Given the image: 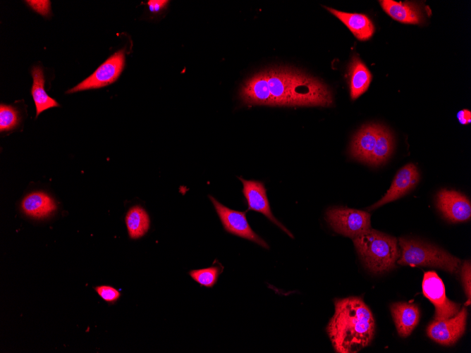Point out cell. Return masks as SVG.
Instances as JSON below:
<instances>
[{
  "instance_id": "1",
  "label": "cell",
  "mask_w": 471,
  "mask_h": 353,
  "mask_svg": "<svg viewBox=\"0 0 471 353\" xmlns=\"http://www.w3.org/2000/svg\"><path fill=\"white\" fill-rule=\"evenodd\" d=\"M244 104L267 106H320L333 104L332 93L322 82L290 66H274L258 72L240 89Z\"/></svg>"
},
{
  "instance_id": "2",
  "label": "cell",
  "mask_w": 471,
  "mask_h": 353,
  "mask_svg": "<svg viewBox=\"0 0 471 353\" xmlns=\"http://www.w3.org/2000/svg\"><path fill=\"white\" fill-rule=\"evenodd\" d=\"M335 312L326 332L336 352L356 353L368 346L374 335L372 311L360 297L334 301Z\"/></svg>"
},
{
  "instance_id": "3",
  "label": "cell",
  "mask_w": 471,
  "mask_h": 353,
  "mask_svg": "<svg viewBox=\"0 0 471 353\" xmlns=\"http://www.w3.org/2000/svg\"><path fill=\"white\" fill-rule=\"evenodd\" d=\"M365 266L374 273H382L396 267L400 251L397 239L370 228L353 239Z\"/></svg>"
},
{
  "instance_id": "4",
  "label": "cell",
  "mask_w": 471,
  "mask_h": 353,
  "mask_svg": "<svg viewBox=\"0 0 471 353\" xmlns=\"http://www.w3.org/2000/svg\"><path fill=\"white\" fill-rule=\"evenodd\" d=\"M398 241L400 255L397 262L400 265L436 267L451 273H456L460 267L458 258L436 246L403 237Z\"/></svg>"
},
{
  "instance_id": "5",
  "label": "cell",
  "mask_w": 471,
  "mask_h": 353,
  "mask_svg": "<svg viewBox=\"0 0 471 353\" xmlns=\"http://www.w3.org/2000/svg\"><path fill=\"white\" fill-rule=\"evenodd\" d=\"M326 218L335 232L352 239L371 228L370 214L365 211L334 207L327 210Z\"/></svg>"
},
{
  "instance_id": "6",
  "label": "cell",
  "mask_w": 471,
  "mask_h": 353,
  "mask_svg": "<svg viewBox=\"0 0 471 353\" xmlns=\"http://www.w3.org/2000/svg\"><path fill=\"white\" fill-rule=\"evenodd\" d=\"M422 292L434 304V320L442 321L454 316L460 309V305L452 302L446 296L442 280L435 271H427L422 280Z\"/></svg>"
},
{
  "instance_id": "7",
  "label": "cell",
  "mask_w": 471,
  "mask_h": 353,
  "mask_svg": "<svg viewBox=\"0 0 471 353\" xmlns=\"http://www.w3.org/2000/svg\"><path fill=\"white\" fill-rule=\"evenodd\" d=\"M125 63V51L121 49L110 56L88 78L66 93L97 89L115 82L121 73Z\"/></svg>"
},
{
  "instance_id": "8",
  "label": "cell",
  "mask_w": 471,
  "mask_h": 353,
  "mask_svg": "<svg viewBox=\"0 0 471 353\" xmlns=\"http://www.w3.org/2000/svg\"><path fill=\"white\" fill-rule=\"evenodd\" d=\"M215 210L224 229L233 235L252 241L268 249L267 243L257 235L250 226L245 216V211L231 209L209 196Z\"/></svg>"
},
{
  "instance_id": "9",
  "label": "cell",
  "mask_w": 471,
  "mask_h": 353,
  "mask_svg": "<svg viewBox=\"0 0 471 353\" xmlns=\"http://www.w3.org/2000/svg\"><path fill=\"white\" fill-rule=\"evenodd\" d=\"M467 311L464 306L453 317L442 321L430 322L427 334L434 342L442 345H452L463 335Z\"/></svg>"
},
{
  "instance_id": "10",
  "label": "cell",
  "mask_w": 471,
  "mask_h": 353,
  "mask_svg": "<svg viewBox=\"0 0 471 353\" xmlns=\"http://www.w3.org/2000/svg\"><path fill=\"white\" fill-rule=\"evenodd\" d=\"M436 201L438 209L448 221L459 223L470 218V202L463 194L442 189L437 193Z\"/></svg>"
},
{
  "instance_id": "11",
  "label": "cell",
  "mask_w": 471,
  "mask_h": 353,
  "mask_svg": "<svg viewBox=\"0 0 471 353\" xmlns=\"http://www.w3.org/2000/svg\"><path fill=\"white\" fill-rule=\"evenodd\" d=\"M419 180L420 173L416 166L413 163L406 164L398 171L384 196L372 205L369 210L377 209L405 195L416 186Z\"/></svg>"
},
{
  "instance_id": "12",
  "label": "cell",
  "mask_w": 471,
  "mask_h": 353,
  "mask_svg": "<svg viewBox=\"0 0 471 353\" xmlns=\"http://www.w3.org/2000/svg\"><path fill=\"white\" fill-rule=\"evenodd\" d=\"M238 178L243 185V192L247 202L248 209L262 213L290 237H293V236L290 232L273 216L264 184L260 181L247 180L242 178Z\"/></svg>"
},
{
  "instance_id": "13",
  "label": "cell",
  "mask_w": 471,
  "mask_h": 353,
  "mask_svg": "<svg viewBox=\"0 0 471 353\" xmlns=\"http://www.w3.org/2000/svg\"><path fill=\"white\" fill-rule=\"evenodd\" d=\"M383 10L393 19L405 24L422 25L425 22L424 13L419 4L393 0L379 1Z\"/></svg>"
},
{
  "instance_id": "14",
  "label": "cell",
  "mask_w": 471,
  "mask_h": 353,
  "mask_svg": "<svg viewBox=\"0 0 471 353\" xmlns=\"http://www.w3.org/2000/svg\"><path fill=\"white\" fill-rule=\"evenodd\" d=\"M379 127V124L365 125L355 135L350 148V154L353 159L364 163H369Z\"/></svg>"
},
{
  "instance_id": "15",
  "label": "cell",
  "mask_w": 471,
  "mask_h": 353,
  "mask_svg": "<svg viewBox=\"0 0 471 353\" xmlns=\"http://www.w3.org/2000/svg\"><path fill=\"white\" fill-rule=\"evenodd\" d=\"M391 313L400 337L411 334L420 321V310L417 305L406 302H396L390 306Z\"/></svg>"
},
{
  "instance_id": "16",
  "label": "cell",
  "mask_w": 471,
  "mask_h": 353,
  "mask_svg": "<svg viewBox=\"0 0 471 353\" xmlns=\"http://www.w3.org/2000/svg\"><path fill=\"white\" fill-rule=\"evenodd\" d=\"M326 9L338 18L358 40L366 41L373 35L375 27L366 15L340 11L329 7Z\"/></svg>"
},
{
  "instance_id": "17",
  "label": "cell",
  "mask_w": 471,
  "mask_h": 353,
  "mask_svg": "<svg viewBox=\"0 0 471 353\" xmlns=\"http://www.w3.org/2000/svg\"><path fill=\"white\" fill-rule=\"evenodd\" d=\"M350 95L355 100L365 93L371 82L372 74L357 56H353L348 69Z\"/></svg>"
},
{
  "instance_id": "18",
  "label": "cell",
  "mask_w": 471,
  "mask_h": 353,
  "mask_svg": "<svg viewBox=\"0 0 471 353\" xmlns=\"http://www.w3.org/2000/svg\"><path fill=\"white\" fill-rule=\"evenodd\" d=\"M21 208L27 216L42 218L54 212L56 206L54 201L47 194L43 192H35L23 199Z\"/></svg>"
},
{
  "instance_id": "19",
  "label": "cell",
  "mask_w": 471,
  "mask_h": 353,
  "mask_svg": "<svg viewBox=\"0 0 471 353\" xmlns=\"http://www.w3.org/2000/svg\"><path fill=\"white\" fill-rule=\"evenodd\" d=\"M33 83L31 94L36 107V118L44 111L59 106L58 102L50 97L44 90V75L42 69L35 66L31 70Z\"/></svg>"
},
{
  "instance_id": "20",
  "label": "cell",
  "mask_w": 471,
  "mask_h": 353,
  "mask_svg": "<svg viewBox=\"0 0 471 353\" xmlns=\"http://www.w3.org/2000/svg\"><path fill=\"white\" fill-rule=\"evenodd\" d=\"M393 149V137L384 125H379L374 148L369 164L378 166L389 159Z\"/></svg>"
},
{
  "instance_id": "21",
  "label": "cell",
  "mask_w": 471,
  "mask_h": 353,
  "mask_svg": "<svg viewBox=\"0 0 471 353\" xmlns=\"http://www.w3.org/2000/svg\"><path fill=\"white\" fill-rule=\"evenodd\" d=\"M126 223L129 237L138 239L147 233L150 221L146 211L140 206L131 207L126 213Z\"/></svg>"
},
{
  "instance_id": "22",
  "label": "cell",
  "mask_w": 471,
  "mask_h": 353,
  "mask_svg": "<svg viewBox=\"0 0 471 353\" xmlns=\"http://www.w3.org/2000/svg\"><path fill=\"white\" fill-rule=\"evenodd\" d=\"M221 271L219 266L192 270L189 272L191 278L201 286L212 287L216 283Z\"/></svg>"
},
{
  "instance_id": "23",
  "label": "cell",
  "mask_w": 471,
  "mask_h": 353,
  "mask_svg": "<svg viewBox=\"0 0 471 353\" xmlns=\"http://www.w3.org/2000/svg\"><path fill=\"white\" fill-rule=\"evenodd\" d=\"M17 110L11 106L1 104L0 106V131H8L19 123Z\"/></svg>"
},
{
  "instance_id": "24",
  "label": "cell",
  "mask_w": 471,
  "mask_h": 353,
  "mask_svg": "<svg viewBox=\"0 0 471 353\" xmlns=\"http://www.w3.org/2000/svg\"><path fill=\"white\" fill-rule=\"evenodd\" d=\"M461 278L464 290L467 298L465 306H469L471 302V265L469 261H466L461 266Z\"/></svg>"
},
{
  "instance_id": "25",
  "label": "cell",
  "mask_w": 471,
  "mask_h": 353,
  "mask_svg": "<svg viewBox=\"0 0 471 353\" xmlns=\"http://www.w3.org/2000/svg\"><path fill=\"white\" fill-rule=\"evenodd\" d=\"M95 290L104 301L109 303L115 302L121 296V293L118 290L108 285L96 287Z\"/></svg>"
},
{
  "instance_id": "26",
  "label": "cell",
  "mask_w": 471,
  "mask_h": 353,
  "mask_svg": "<svg viewBox=\"0 0 471 353\" xmlns=\"http://www.w3.org/2000/svg\"><path fill=\"white\" fill-rule=\"evenodd\" d=\"M25 2L32 9L42 16H47L50 13L49 1H26Z\"/></svg>"
},
{
  "instance_id": "27",
  "label": "cell",
  "mask_w": 471,
  "mask_h": 353,
  "mask_svg": "<svg viewBox=\"0 0 471 353\" xmlns=\"http://www.w3.org/2000/svg\"><path fill=\"white\" fill-rule=\"evenodd\" d=\"M168 3L169 1L164 0H149L147 5L152 12H159L166 6Z\"/></svg>"
},
{
  "instance_id": "28",
  "label": "cell",
  "mask_w": 471,
  "mask_h": 353,
  "mask_svg": "<svg viewBox=\"0 0 471 353\" xmlns=\"http://www.w3.org/2000/svg\"><path fill=\"white\" fill-rule=\"evenodd\" d=\"M457 118L460 123L463 125L469 124L471 122V112L467 109H463L457 113Z\"/></svg>"
}]
</instances>
